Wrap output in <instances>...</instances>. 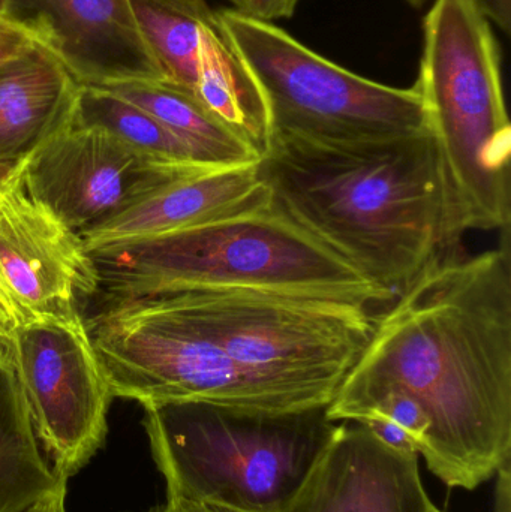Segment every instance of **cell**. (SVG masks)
<instances>
[{
	"mask_svg": "<svg viewBox=\"0 0 511 512\" xmlns=\"http://www.w3.org/2000/svg\"><path fill=\"white\" fill-rule=\"evenodd\" d=\"M405 2L410 3L413 8H423L426 3L431 2V0H405Z\"/></svg>",
	"mask_w": 511,
	"mask_h": 512,
	"instance_id": "f1b7e54d",
	"label": "cell"
},
{
	"mask_svg": "<svg viewBox=\"0 0 511 512\" xmlns=\"http://www.w3.org/2000/svg\"><path fill=\"white\" fill-rule=\"evenodd\" d=\"M74 117L84 125L107 129L138 152L152 158L173 164L212 167L155 117L101 87L80 86Z\"/></svg>",
	"mask_w": 511,
	"mask_h": 512,
	"instance_id": "ffe728a7",
	"label": "cell"
},
{
	"mask_svg": "<svg viewBox=\"0 0 511 512\" xmlns=\"http://www.w3.org/2000/svg\"><path fill=\"white\" fill-rule=\"evenodd\" d=\"M218 18L263 92L273 137L348 147L429 131L416 87L360 77L270 21L234 9L218 11Z\"/></svg>",
	"mask_w": 511,
	"mask_h": 512,
	"instance_id": "52a82bcc",
	"label": "cell"
},
{
	"mask_svg": "<svg viewBox=\"0 0 511 512\" xmlns=\"http://www.w3.org/2000/svg\"><path fill=\"white\" fill-rule=\"evenodd\" d=\"M6 0H0V17H3V12H5Z\"/></svg>",
	"mask_w": 511,
	"mask_h": 512,
	"instance_id": "4dcf8cb0",
	"label": "cell"
},
{
	"mask_svg": "<svg viewBox=\"0 0 511 512\" xmlns=\"http://www.w3.org/2000/svg\"><path fill=\"white\" fill-rule=\"evenodd\" d=\"M3 18L47 50L80 86L165 81L129 0H6Z\"/></svg>",
	"mask_w": 511,
	"mask_h": 512,
	"instance_id": "7c38bea8",
	"label": "cell"
},
{
	"mask_svg": "<svg viewBox=\"0 0 511 512\" xmlns=\"http://www.w3.org/2000/svg\"><path fill=\"white\" fill-rule=\"evenodd\" d=\"M8 358V346L0 345V363Z\"/></svg>",
	"mask_w": 511,
	"mask_h": 512,
	"instance_id": "f546056e",
	"label": "cell"
},
{
	"mask_svg": "<svg viewBox=\"0 0 511 512\" xmlns=\"http://www.w3.org/2000/svg\"><path fill=\"white\" fill-rule=\"evenodd\" d=\"M204 170L213 168L152 158L74 116L23 162L27 191L78 236L156 189Z\"/></svg>",
	"mask_w": 511,
	"mask_h": 512,
	"instance_id": "30bf717a",
	"label": "cell"
},
{
	"mask_svg": "<svg viewBox=\"0 0 511 512\" xmlns=\"http://www.w3.org/2000/svg\"><path fill=\"white\" fill-rule=\"evenodd\" d=\"M495 486L494 512H511V472L510 460H507L497 474Z\"/></svg>",
	"mask_w": 511,
	"mask_h": 512,
	"instance_id": "d4e9b609",
	"label": "cell"
},
{
	"mask_svg": "<svg viewBox=\"0 0 511 512\" xmlns=\"http://www.w3.org/2000/svg\"><path fill=\"white\" fill-rule=\"evenodd\" d=\"M258 164L213 168L174 180L84 231L81 242L95 254L267 206L272 195Z\"/></svg>",
	"mask_w": 511,
	"mask_h": 512,
	"instance_id": "5bb4252c",
	"label": "cell"
},
{
	"mask_svg": "<svg viewBox=\"0 0 511 512\" xmlns=\"http://www.w3.org/2000/svg\"><path fill=\"white\" fill-rule=\"evenodd\" d=\"M80 84L39 45L0 66V161L21 162L74 116Z\"/></svg>",
	"mask_w": 511,
	"mask_h": 512,
	"instance_id": "9a60e30c",
	"label": "cell"
},
{
	"mask_svg": "<svg viewBox=\"0 0 511 512\" xmlns=\"http://www.w3.org/2000/svg\"><path fill=\"white\" fill-rule=\"evenodd\" d=\"M419 456L341 421L326 450L284 512H429Z\"/></svg>",
	"mask_w": 511,
	"mask_h": 512,
	"instance_id": "4fadbf2b",
	"label": "cell"
},
{
	"mask_svg": "<svg viewBox=\"0 0 511 512\" xmlns=\"http://www.w3.org/2000/svg\"><path fill=\"white\" fill-rule=\"evenodd\" d=\"M23 161H0V198H2V195L5 194V191L8 189L9 183H11L12 179H14L15 174H17L18 170H20Z\"/></svg>",
	"mask_w": 511,
	"mask_h": 512,
	"instance_id": "4316f807",
	"label": "cell"
},
{
	"mask_svg": "<svg viewBox=\"0 0 511 512\" xmlns=\"http://www.w3.org/2000/svg\"><path fill=\"white\" fill-rule=\"evenodd\" d=\"M90 255L102 301L204 289L320 295L366 307L393 300L273 201Z\"/></svg>",
	"mask_w": 511,
	"mask_h": 512,
	"instance_id": "3957f363",
	"label": "cell"
},
{
	"mask_svg": "<svg viewBox=\"0 0 511 512\" xmlns=\"http://www.w3.org/2000/svg\"><path fill=\"white\" fill-rule=\"evenodd\" d=\"M258 170L279 209L393 298L450 251L431 131L348 147L273 137Z\"/></svg>",
	"mask_w": 511,
	"mask_h": 512,
	"instance_id": "7a4b0ae2",
	"label": "cell"
},
{
	"mask_svg": "<svg viewBox=\"0 0 511 512\" xmlns=\"http://www.w3.org/2000/svg\"><path fill=\"white\" fill-rule=\"evenodd\" d=\"M195 96L261 158L269 152L273 131L266 99L218 12L201 29Z\"/></svg>",
	"mask_w": 511,
	"mask_h": 512,
	"instance_id": "2e32d148",
	"label": "cell"
},
{
	"mask_svg": "<svg viewBox=\"0 0 511 512\" xmlns=\"http://www.w3.org/2000/svg\"><path fill=\"white\" fill-rule=\"evenodd\" d=\"M84 319L113 397L141 406L207 403L297 412L243 373L206 334L147 298L102 301Z\"/></svg>",
	"mask_w": 511,
	"mask_h": 512,
	"instance_id": "ba28073f",
	"label": "cell"
},
{
	"mask_svg": "<svg viewBox=\"0 0 511 512\" xmlns=\"http://www.w3.org/2000/svg\"><path fill=\"white\" fill-rule=\"evenodd\" d=\"M6 346L38 441L68 480L104 444L113 399L86 319H29Z\"/></svg>",
	"mask_w": 511,
	"mask_h": 512,
	"instance_id": "9c48e42d",
	"label": "cell"
},
{
	"mask_svg": "<svg viewBox=\"0 0 511 512\" xmlns=\"http://www.w3.org/2000/svg\"><path fill=\"white\" fill-rule=\"evenodd\" d=\"M155 117L189 144L206 164L215 168L255 165L261 156L219 122L191 93L165 81H126L96 86Z\"/></svg>",
	"mask_w": 511,
	"mask_h": 512,
	"instance_id": "ac0fdd59",
	"label": "cell"
},
{
	"mask_svg": "<svg viewBox=\"0 0 511 512\" xmlns=\"http://www.w3.org/2000/svg\"><path fill=\"white\" fill-rule=\"evenodd\" d=\"M65 496L66 489L60 490V492L56 493L53 498L41 502V504L33 507L32 510L26 512H66Z\"/></svg>",
	"mask_w": 511,
	"mask_h": 512,
	"instance_id": "83f0119b",
	"label": "cell"
},
{
	"mask_svg": "<svg viewBox=\"0 0 511 512\" xmlns=\"http://www.w3.org/2000/svg\"><path fill=\"white\" fill-rule=\"evenodd\" d=\"M0 276L24 321L81 313L80 304L98 295L92 255L75 231L30 195L23 164L0 198Z\"/></svg>",
	"mask_w": 511,
	"mask_h": 512,
	"instance_id": "8fae6325",
	"label": "cell"
},
{
	"mask_svg": "<svg viewBox=\"0 0 511 512\" xmlns=\"http://www.w3.org/2000/svg\"><path fill=\"white\" fill-rule=\"evenodd\" d=\"M152 512H233L215 505L201 504V502L188 501L182 498H167L162 507Z\"/></svg>",
	"mask_w": 511,
	"mask_h": 512,
	"instance_id": "484cf974",
	"label": "cell"
},
{
	"mask_svg": "<svg viewBox=\"0 0 511 512\" xmlns=\"http://www.w3.org/2000/svg\"><path fill=\"white\" fill-rule=\"evenodd\" d=\"M129 6L165 83L195 96L201 29L215 11L206 0H129Z\"/></svg>",
	"mask_w": 511,
	"mask_h": 512,
	"instance_id": "d6986e66",
	"label": "cell"
},
{
	"mask_svg": "<svg viewBox=\"0 0 511 512\" xmlns=\"http://www.w3.org/2000/svg\"><path fill=\"white\" fill-rule=\"evenodd\" d=\"M392 301L336 396L410 394L431 423L429 471L476 490L511 457L509 231L482 254L440 252Z\"/></svg>",
	"mask_w": 511,
	"mask_h": 512,
	"instance_id": "6da1fadb",
	"label": "cell"
},
{
	"mask_svg": "<svg viewBox=\"0 0 511 512\" xmlns=\"http://www.w3.org/2000/svg\"><path fill=\"white\" fill-rule=\"evenodd\" d=\"M234 11L255 18V20L272 21L288 18L296 12L300 0H228Z\"/></svg>",
	"mask_w": 511,
	"mask_h": 512,
	"instance_id": "44dd1931",
	"label": "cell"
},
{
	"mask_svg": "<svg viewBox=\"0 0 511 512\" xmlns=\"http://www.w3.org/2000/svg\"><path fill=\"white\" fill-rule=\"evenodd\" d=\"M35 45L29 35L0 17V66L17 59Z\"/></svg>",
	"mask_w": 511,
	"mask_h": 512,
	"instance_id": "7402d4cb",
	"label": "cell"
},
{
	"mask_svg": "<svg viewBox=\"0 0 511 512\" xmlns=\"http://www.w3.org/2000/svg\"><path fill=\"white\" fill-rule=\"evenodd\" d=\"M474 5L492 23L497 24L506 35L511 27V0H473Z\"/></svg>",
	"mask_w": 511,
	"mask_h": 512,
	"instance_id": "cb8c5ba5",
	"label": "cell"
},
{
	"mask_svg": "<svg viewBox=\"0 0 511 512\" xmlns=\"http://www.w3.org/2000/svg\"><path fill=\"white\" fill-rule=\"evenodd\" d=\"M206 334L293 411L326 408L374 333L369 307L258 289L144 297Z\"/></svg>",
	"mask_w": 511,
	"mask_h": 512,
	"instance_id": "8992f818",
	"label": "cell"
},
{
	"mask_svg": "<svg viewBox=\"0 0 511 512\" xmlns=\"http://www.w3.org/2000/svg\"><path fill=\"white\" fill-rule=\"evenodd\" d=\"M143 408L167 498L233 512H284L338 427L326 408L267 412L207 403Z\"/></svg>",
	"mask_w": 511,
	"mask_h": 512,
	"instance_id": "5b68a950",
	"label": "cell"
},
{
	"mask_svg": "<svg viewBox=\"0 0 511 512\" xmlns=\"http://www.w3.org/2000/svg\"><path fill=\"white\" fill-rule=\"evenodd\" d=\"M491 21L473 0H435L416 83L447 192L450 249L468 231H507L511 126Z\"/></svg>",
	"mask_w": 511,
	"mask_h": 512,
	"instance_id": "277c9868",
	"label": "cell"
},
{
	"mask_svg": "<svg viewBox=\"0 0 511 512\" xmlns=\"http://www.w3.org/2000/svg\"><path fill=\"white\" fill-rule=\"evenodd\" d=\"M24 322L23 313L18 309L11 292L0 276V345H6L12 331Z\"/></svg>",
	"mask_w": 511,
	"mask_h": 512,
	"instance_id": "603a6c76",
	"label": "cell"
},
{
	"mask_svg": "<svg viewBox=\"0 0 511 512\" xmlns=\"http://www.w3.org/2000/svg\"><path fill=\"white\" fill-rule=\"evenodd\" d=\"M65 478L39 450L11 357L0 363V512H26L60 490Z\"/></svg>",
	"mask_w": 511,
	"mask_h": 512,
	"instance_id": "e0dca14e",
	"label": "cell"
}]
</instances>
